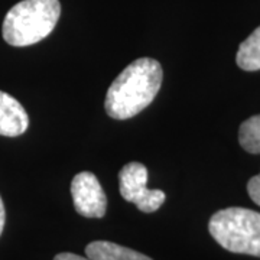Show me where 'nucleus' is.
<instances>
[{
  "instance_id": "f257e3e1",
  "label": "nucleus",
  "mask_w": 260,
  "mask_h": 260,
  "mask_svg": "<svg viewBox=\"0 0 260 260\" xmlns=\"http://www.w3.org/2000/svg\"><path fill=\"white\" fill-rule=\"evenodd\" d=\"M164 71L158 61L140 58L129 64L109 87L104 109L114 120H127L145 110L160 90Z\"/></svg>"
},
{
  "instance_id": "f03ea898",
  "label": "nucleus",
  "mask_w": 260,
  "mask_h": 260,
  "mask_svg": "<svg viewBox=\"0 0 260 260\" xmlns=\"http://www.w3.org/2000/svg\"><path fill=\"white\" fill-rule=\"evenodd\" d=\"M61 15L59 0H23L6 13L3 39L12 47H29L54 30Z\"/></svg>"
},
{
  "instance_id": "7ed1b4c3",
  "label": "nucleus",
  "mask_w": 260,
  "mask_h": 260,
  "mask_svg": "<svg viewBox=\"0 0 260 260\" xmlns=\"http://www.w3.org/2000/svg\"><path fill=\"white\" fill-rule=\"evenodd\" d=\"M210 234L225 250L260 257V213L232 207L210 218Z\"/></svg>"
},
{
  "instance_id": "20e7f679",
  "label": "nucleus",
  "mask_w": 260,
  "mask_h": 260,
  "mask_svg": "<svg viewBox=\"0 0 260 260\" xmlns=\"http://www.w3.org/2000/svg\"><path fill=\"white\" fill-rule=\"evenodd\" d=\"M148 169L139 162H130L121 168L119 185L121 197L133 203L142 213H155L165 203L167 195L160 189H148Z\"/></svg>"
},
{
  "instance_id": "39448f33",
  "label": "nucleus",
  "mask_w": 260,
  "mask_h": 260,
  "mask_svg": "<svg viewBox=\"0 0 260 260\" xmlns=\"http://www.w3.org/2000/svg\"><path fill=\"white\" fill-rule=\"evenodd\" d=\"M71 195L75 211L87 218H102L107 210V198L97 177L91 172H80L73 178Z\"/></svg>"
},
{
  "instance_id": "423d86ee",
  "label": "nucleus",
  "mask_w": 260,
  "mask_h": 260,
  "mask_svg": "<svg viewBox=\"0 0 260 260\" xmlns=\"http://www.w3.org/2000/svg\"><path fill=\"white\" fill-rule=\"evenodd\" d=\"M29 127V117L23 106L5 91H0V136L15 138Z\"/></svg>"
},
{
  "instance_id": "0eeeda50",
  "label": "nucleus",
  "mask_w": 260,
  "mask_h": 260,
  "mask_svg": "<svg viewBox=\"0 0 260 260\" xmlns=\"http://www.w3.org/2000/svg\"><path fill=\"white\" fill-rule=\"evenodd\" d=\"M87 257L93 260H152L143 253L112 242H93L85 247Z\"/></svg>"
},
{
  "instance_id": "6e6552de",
  "label": "nucleus",
  "mask_w": 260,
  "mask_h": 260,
  "mask_svg": "<svg viewBox=\"0 0 260 260\" xmlns=\"http://www.w3.org/2000/svg\"><path fill=\"white\" fill-rule=\"evenodd\" d=\"M236 61L244 71L260 70V26L240 44Z\"/></svg>"
},
{
  "instance_id": "1a4fd4ad",
  "label": "nucleus",
  "mask_w": 260,
  "mask_h": 260,
  "mask_svg": "<svg viewBox=\"0 0 260 260\" xmlns=\"http://www.w3.org/2000/svg\"><path fill=\"white\" fill-rule=\"evenodd\" d=\"M239 142L242 148L253 153H260V114L253 116L246 121H243L240 129H239Z\"/></svg>"
},
{
  "instance_id": "9d476101",
  "label": "nucleus",
  "mask_w": 260,
  "mask_h": 260,
  "mask_svg": "<svg viewBox=\"0 0 260 260\" xmlns=\"http://www.w3.org/2000/svg\"><path fill=\"white\" fill-rule=\"evenodd\" d=\"M247 192H249V197L253 200V203L260 205V174L250 178V181L247 184Z\"/></svg>"
},
{
  "instance_id": "9b49d317",
  "label": "nucleus",
  "mask_w": 260,
  "mask_h": 260,
  "mask_svg": "<svg viewBox=\"0 0 260 260\" xmlns=\"http://www.w3.org/2000/svg\"><path fill=\"white\" fill-rule=\"evenodd\" d=\"M54 260H93L90 257H83V256H78V254H74V253H59L56 254Z\"/></svg>"
},
{
  "instance_id": "f8f14e48",
  "label": "nucleus",
  "mask_w": 260,
  "mask_h": 260,
  "mask_svg": "<svg viewBox=\"0 0 260 260\" xmlns=\"http://www.w3.org/2000/svg\"><path fill=\"white\" fill-rule=\"evenodd\" d=\"M5 221H6V211H5V205H3L2 197H0V236L5 229Z\"/></svg>"
}]
</instances>
